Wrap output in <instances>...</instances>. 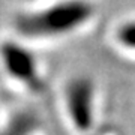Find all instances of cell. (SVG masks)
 <instances>
[{
  "label": "cell",
  "instance_id": "obj_3",
  "mask_svg": "<svg viewBox=\"0 0 135 135\" xmlns=\"http://www.w3.org/2000/svg\"><path fill=\"white\" fill-rule=\"evenodd\" d=\"M0 62L5 72L12 80L23 84L32 92H42L45 81L36 54L17 41H5L0 45Z\"/></svg>",
  "mask_w": 135,
  "mask_h": 135
},
{
  "label": "cell",
  "instance_id": "obj_1",
  "mask_svg": "<svg viewBox=\"0 0 135 135\" xmlns=\"http://www.w3.org/2000/svg\"><path fill=\"white\" fill-rule=\"evenodd\" d=\"M96 14L90 0H59L20 15L17 29L32 39H60L84 29Z\"/></svg>",
  "mask_w": 135,
  "mask_h": 135
},
{
  "label": "cell",
  "instance_id": "obj_5",
  "mask_svg": "<svg viewBox=\"0 0 135 135\" xmlns=\"http://www.w3.org/2000/svg\"><path fill=\"white\" fill-rule=\"evenodd\" d=\"M36 128V117L30 113H18L2 129L0 135H30Z\"/></svg>",
  "mask_w": 135,
  "mask_h": 135
},
{
  "label": "cell",
  "instance_id": "obj_4",
  "mask_svg": "<svg viewBox=\"0 0 135 135\" xmlns=\"http://www.w3.org/2000/svg\"><path fill=\"white\" fill-rule=\"evenodd\" d=\"M113 38L120 50L135 56V17L122 20L113 32Z\"/></svg>",
  "mask_w": 135,
  "mask_h": 135
},
{
  "label": "cell",
  "instance_id": "obj_2",
  "mask_svg": "<svg viewBox=\"0 0 135 135\" xmlns=\"http://www.w3.org/2000/svg\"><path fill=\"white\" fill-rule=\"evenodd\" d=\"M63 104L68 120L78 134L95 129L98 117V89L95 80L87 75L69 78L63 87Z\"/></svg>",
  "mask_w": 135,
  "mask_h": 135
}]
</instances>
